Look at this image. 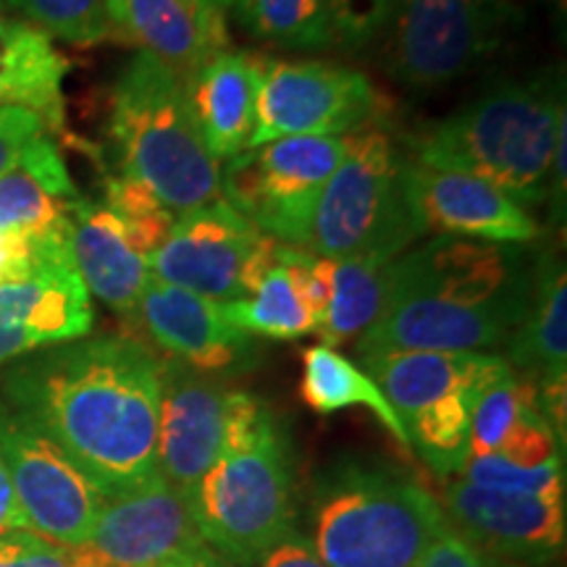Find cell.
Segmentation results:
<instances>
[{
	"instance_id": "17",
	"label": "cell",
	"mask_w": 567,
	"mask_h": 567,
	"mask_svg": "<svg viewBox=\"0 0 567 567\" xmlns=\"http://www.w3.org/2000/svg\"><path fill=\"white\" fill-rule=\"evenodd\" d=\"M408 200L423 234L496 245H530L542 234L534 216L494 184L415 161L408 166Z\"/></svg>"
},
{
	"instance_id": "3",
	"label": "cell",
	"mask_w": 567,
	"mask_h": 567,
	"mask_svg": "<svg viewBox=\"0 0 567 567\" xmlns=\"http://www.w3.org/2000/svg\"><path fill=\"white\" fill-rule=\"evenodd\" d=\"M565 130V80L549 69L481 92L415 142L413 161L476 176L528 210L547 203L551 155Z\"/></svg>"
},
{
	"instance_id": "19",
	"label": "cell",
	"mask_w": 567,
	"mask_h": 567,
	"mask_svg": "<svg viewBox=\"0 0 567 567\" xmlns=\"http://www.w3.org/2000/svg\"><path fill=\"white\" fill-rule=\"evenodd\" d=\"M95 323L76 268L0 284V368L45 347L87 337Z\"/></svg>"
},
{
	"instance_id": "32",
	"label": "cell",
	"mask_w": 567,
	"mask_h": 567,
	"mask_svg": "<svg viewBox=\"0 0 567 567\" xmlns=\"http://www.w3.org/2000/svg\"><path fill=\"white\" fill-rule=\"evenodd\" d=\"M457 478L509 494L565 499V460H551V463L538 467H523L509 465L496 455L467 457Z\"/></svg>"
},
{
	"instance_id": "8",
	"label": "cell",
	"mask_w": 567,
	"mask_h": 567,
	"mask_svg": "<svg viewBox=\"0 0 567 567\" xmlns=\"http://www.w3.org/2000/svg\"><path fill=\"white\" fill-rule=\"evenodd\" d=\"M358 360L405 425L410 450L442 478L463 471L478 396L513 371L494 352L392 350Z\"/></svg>"
},
{
	"instance_id": "42",
	"label": "cell",
	"mask_w": 567,
	"mask_h": 567,
	"mask_svg": "<svg viewBox=\"0 0 567 567\" xmlns=\"http://www.w3.org/2000/svg\"><path fill=\"white\" fill-rule=\"evenodd\" d=\"M0 9H3V0H0Z\"/></svg>"
},
{
	"instance_id": "13",
	"label": "cell",
	"mask_w": 567,
	"mask_h": 567,
	"mask_svg": "<svg viewBox=\"0 0 567 567\" xmlns=\"http://www.w3.org/2000/svg\"><path fill=\"white\" fill-rule=\"evenodd\" d=\"M0 457L9 471L19 507L38 534L59 547L90 542L103 494L90 484L42 431L0 396Z\"/></svg>"
},
{
	"instance_id": "25",
	"label": "cell",
	"mask_w": 567,
	"mask_h": 567,
	"mask_svg": "<svg viewBox=\"0 0 567 567\" xmlns=\"http://www.w3.org/2000/svg\"><path fill=\"white\" fill-rule=\"evenodd\" d=\"M507 363L536 386L567 381V279L555 252L536 255L528 313L507 339Z\"/></svg>"
},
{
	"instance_id": "30",
	"label": "cell",
	"mask_w": 567,
	"mask_h": 567,
	"mask_svg": "<svg viewBox=\"0 0 567 567\" xmlns=\"http://www.w3.org/2000/svg\"><path fill=\"white\" fill-rule=\"evenodd\" d=\"M538 400L536 384L509 371L478 396L467 434V457H486L499 452L515 434L526 410Z\"/></svg>"
},
{
	"instance_id": "35",
	"label": "cell",
	"mask_w": 567,
	"mask_h": 567,
	"mask_svg": "<svg viewBox=\"0 0 567 567\" xmlns=\"http://www.w3.org/2000/svg\"><path fill=\"white\" fill-rule=\"evenodd\" d=\"M417 567H515L507 559L481 549L471 538H465L460 530L444 517L436 536L431 538L429 549Z\"/></svg>"
},
{
	"instance_id": "16",
	"label": "cell",
	"mask_w": 567,
	"mask_h": 567,
	"mask_svg": "<svg viewBox=\"0 0 567 567\" xmlns=\"http://www.w3.org/2000/svg\"><path fill=\"white\" fill-rule=\"evenodd\" d=\"M442 509L465 538L502 559L547 563L565 547V499L509 494L444 478Z\"/></svg>"
},
{
	"instance_id": "1",
	"label": "cell",
	"mask_w": 567,
	"mask_h": 567,
	"mask_svg": "<svg viewBox=\"0 0 567 567\" xmlns=\"http://www.w3.org/2000/svg\"><path fill=\"white\" fill-rule=\"evenodd\" d=\"M161 360L132 337H82L6 365L0 396L109 499L158 476Z\"/></svg>"
},
{
	"instance_id": "4",
	"label": "cell",
	"mask_w": 567,
	"mask_h": 567,
	"mask_svg": "<svg viewBox=\"0 0 567 567\" xmlns=\"http://www.w3.org/2000/svg\"><path fill=\"white\" fill-rule=\"evenodd\" d=\"M187 505L203 542L243 567L258 565L297 528L287 439L258 396L231 389L221 452Z\"/></svg>"
},
{
	"instance_id": "26",
	"label": "cell",
	"mask_w": 567,
	"mask_h": 567,
	"mask_svg": "<svg viewBox=\"0 0 567 567\" xmlns=\"http://www.w3.org/2000/svg\"><path fill=\"white\" fill-rule=\"evenodd\" d=\"M300 247H276V264L252 295L221 302V313L234 329L250 337L300 339L316 334V318L302 289Z\"/></svg>"
},
{
	"instance_id": "2",
	"label": "cell",
	"mask_w": 567,
	"mask_h": 567,
	"mask_svg": "<svg viewBox=\"0 0 567 567\" xmlns=\"http://www.w3.org/2000/svg\"><path fill=\"white\" fill-rule=\"evenodd\" d=\"M536 255L528 245L439 237L389 264L381 316L358 337L373 352H486L505 347L528 313Z\"/></svg>"
},
{
	"instance_id": "5",
	"label": "cell",
	"mask_w": 567,
	"mask_h": 567,
	"mask_svg": "<svg viewBox=\"0 0 567 567\" xmlns=\"http://www.w3.org/2000/svg\"><path fill=\"white\" fill-rule=\"evenodd\" d=\"M444 517L402 467L339 457L313 481L308 538L326 567H417Z\"/></svg>"
},
{
	"instance_id": "9",
	"label": "cell",
	"mask_w": 567,
	"mask_h": 567,
	"mask_svg": "<svg viewBox=\"0 0 567 567\" xmlns=\"http://www.w3.org/2000/svg\"><path fill=\"white\" fill-rule=\"evenodd\" d=\"M344 155V137H281L247 147L221 166V197L279 245H308L326 182Z\"/></svg>"
},
{
	"instance_id": "28",
	"label": "cell",
	"mask_w": 567,
	"mask_h": 567,
	"mask_svg": "<svg viewBox=\"0 0 567 567\" xmlns=\"http://www.w3.org/2000/svg\"><path fill=\"white\" fill-rule=\"evenodd\" d=\"M329 302L316 334L337 347L371 329L389 295V264L375 258H323Z\"/></svg>"
},
{
	"instance_id": "39",
	"label": "cell",
	"mask_w": 567,
	"mask_h": 567,
	"mask_svg": "<svg viewBox=\"0 0 567 567\" xmlns=\"http://www.w3.org/2000/svg\"><path fill=\"white\" fill-rule=\"evenodd\" d=\"M13 530H30V523H27L24 513H21L11 476L6 471L3 457H0V536L13 534Z\"/></svg>"
},
{
	"instance_id": "10",
	"label": "cell",
	"mask_w": 567,
	"mask_h": 567,
	"mask_svg": "<svg viewBox=\"0 0 567 567\" xmlns=\"http://www.w3.org/2000/svg\"><path fill=\"white\" fill-rule=\"evenodd\" d=\"M520 17L515 0H405L389 27L386 69L405 87H444L492 59Z\"/></svg>"
},
{
	"instance_id": "20",
	"label": "cell",
	"mask_w": 567,
	"mask_h": 567,
	"mask_svg": "<svg viewBox=\"0 0 567 567\" xmlns=\"http://www.w3.org/2000/svg\"><path fill=\"white\" fill-rule=\"evenodd\" d=\"M69 250L84 289L118 316L134 318L151 268L118 213L103 200L76 197L69 210Z\"/></svg>"
},
{
	"instance_id": "36",
	"label": "cell",
	"mask_w": 567,
	"mask_h": 567,
	"mask_svg": "<svg viewBox=\"0 0 567 567\" xmlns=\"http://www.w3.org/2000/svg\"><path fill=\"white\" fill-rule=\"evenodd\" d=\"M0 567H76L74 549L59 547L32 530L0 536Z\"/></svg>"
},
{
	"instance_id": "15",
	"label": "cell",
	"mask_w": 567,
	"mask_h": 567,
	"mask_svg": "<svg viewBox=\"0 0 567 567\" xmlns=\"http://www.w3.org/2000/svg\"><path fill=\"white\" fill-rule=\"evenodd\" d=\"M231 389L179 360H161L158 473L184 499L218 457Z\"/></svg>"
},
{
	"instance_id": "7",
	"label": "cell",
	"mask_w": 567,
	"mask_h": 567,
	"mask_svg": "<svg viewBox=\"0 0 567 567\" xmlns=\"http://www.w3.org/2000/svg\"><path fill=\"white\" fill-rule=\"evenodd\" d=\"M410 155L384 116L344 137V155L318 197L305 250L316 258L392 264L423 237L408 200Z\"/></svg>"
},
{
	"instance_id": "18",
	"label": "cell",
	"mask_w": 567,
	"mask_h": 567,
	"mask_svg": "<svg viewBox=\"0 0 567 567\" xmlns=\"http://www.w3.org/2000/svg\"><path fill=\"white\" fill-rule=\"evenodd\" d=\"M134 318L155 344L195 371L210 375L234 371L252 363L258 354L252 337L226 321L221 302L153 276L147 279Z\"/></svg>"
},
{
	"instance_id": "38",
	"label": "cell",
	"mask_w": 567,
	"mask_h": 567,
	"mask_svg": "<svg viewBox=\"0 0 567 567\" xmlns=\"http://www.w3.org/2000/svg\"><path fill=\"white\" fill-rule=\"evenodd\" d=\"M258 567H326L318 559L310 538L300 528H292L287 536L266 557L260 559Z\"/></svg>"
},
{
	"instance_id": "27",
	"label": "cell",
	"mask_w": 567,
	"mask_h": 567,
	"mask_svg": "<svg viewBox=\"0 0 567 567\" xmlns=\"http://www.w3.org/2000/svg\"><path fill=\"white\" fill-rule=\"evenodd\" d=\"M302 402L318 415H331L347 408H365L384 423V429L402 446H408L405 425L400 423L394 408L375 386V381L358 363L337 352V347L313 344L302 354Z\"/></svg>"
},
{
	"instance_id": "43",
	"label": "cell",
	"mask_w": 567,
	"mask_h": 567,
	"mask_svg": "<svg viewBox=\"0 0 567 567\" xmlns=\"http://www.w3.org/2000/svg\"><path fill=\"white\" fill-rule=\"evenodd\" d=\"M187 567H189V565H187Z\"/></svg>"
},
{
	"instance_id": "29",
	"label": "cell",
	"mask_w": 567,
	"mask_h": 567,
	"mask_svg": "<svg viewBox=\"0 0 567 567\" xmlns=\"http://www.w3.org/2000/svg\"><path fill=\"white\" fill-rule=\"evenodd\" d=\"M229 11L252 40L284 51L334 45V0H231Z\"/></svg>"
},
{
	"instance_id": "41",
	"label": "cell",
	"mask_w": 567,
	"mask_h": 567,
	"mask_svg": "<svg viewBox=\"0 0 567 567\" xmlns=\"http://www.w3.org/2000/svg\"><path fill=\"white\" fill-rule=\"evenodd\" d=\"M189 567H231V565H226L221 557L216 555V551H213L210 547L208 549H203L200 555H197L193 563H189Z\"/></svg>"
},
{
	"instance_id": "40",
	"label": "cell",
	"mask_w": 567,
	"mask_h": 567,
	"mask_svg": "<svg viewBox=\"0 0 567 567\" xmlns=\"http://www.w3.org/2000/svg\"><path fill=\"white\" fill-rule=\"evenodd\" d=\"M189 3H193L197 11H203L205 17L226 21V13H229L231 0H189Z\"/></svg>"
},
{
	"instance_id": "24",
	"label": "cell",
	"mask_w": 567,
	"mask_h": 567,
	"mask_svg": "<svg viewBox=\"0 0 567 567\" xmlns=\"http://www.w3.org/2000/svg\"><path fill=\"white\" fill-rule=\"evenodd\" d=\"M80 197L51 134H40L11 168L0 174V229H69V210Z\"/></svg>"
},
{
	"instance_id": "11",
	"label": "cell",
	"mask_w": 567,
	"mask_h": 567,
	"mask_svg": "<svg viewBox=\"0 0 567 567\" xmlns=\"http://www.w3.org/2000/svg\"><path fill=\"white\" fill-rule=\"evenodd\" d=\"M276 239L218 197L179 213L158 250L147 255V268L153 279L231 302L258 289L276 264Z\"/></svg>"
},
{
	"instance_id": "6",
	"label": "cell",
	"mask_w": 567,
	"mask_h": 567,
	"mask_svg": "<svg viewBox=\"0 0 567 567\" xmlns=\"http://www.w3.org/2000/svg\"><path fill=\"white\" fill-rule=\"evenodd\" d=\"M109 126L118 176L151 189L174 216L221 197V163L205 151L184 74L153 53L140 51L116 76Z\"/></svg>"
},
{
	"instance_id": "33",
	"label": "cell",
	"mask_w": 567,
	"mask_h": 567,
	"mask_svg": "<svg viewBox=\"0 0 567 567\" xmlns=\"http://www.w3.org/2000/svg\"><path fill=\"white\" fill-rule=\"evenodd\" d=\"M103 203L118 213V218L130 226L134 239H137L147 255L158 250L163 239L172 231L176 218L172 210L163 208L151 189H145L137 182L124 179V176H111L105 182Z\"/></svg>"
},
{
	"instance_id": "31",
	"label": "cell",
	"mask_w": 567,
	"mask_h": 567,
	"mask_svg": "<svg viewBox=\"0 0 567 567\" xmlns=\"http://www.w3.org/2000/svg\"><path fill=\"white\" fill-rule=\"evenodd\" d=\"M51 40L92 48L116 34L105 0H3Z\"/></svg>"
},
{
	"instance_id": "21",
	"label": "cell",
	"mask_w": 567,
	"mask_h": 567,
	"mask_svg": "<svg viewBox=\"0 0 567 567\" xmlns=\"http://www.w3.org/2000/svg\"><path fill=\"white\" fill-rule=\"evenodd\" d=\"M260 74H264V59L231 48H221L184 74L189 109L205 151L216 163H226L247 151Z\"/></svg>"
},
{
	"instance_id": "22",
	"label": "cell",
	"mask_w": 567,
	"mask_h": 567,
	"mask_svg": "<svg viewBox=\"0 0 567 567\" xmlns=\"http://www.w3.org/2000/svg\"><path fill=\"white\" fill-rule=\"evenodd\" d=\"M116 32L140 42L179 74L226 48V21L205 17L189 0H105Z\"/></svg>"
},
{
	"instance_id": "23",
	"label": "cell",
	"mask_w": 567,
	"mask_h": 567,
	"mask_svg": "<svg viewBox=\"0 0 567 567\" xmlns=\"http://www.w3.org/2000/svg\"><path fill=\"white\" fill-rule=\"evenodd\" d=\"M69 61L30 21L0 13V109H27L59 132L66 118L63 80Z\"/></svg>"
},
{
	"instance_id": "34",
	"label": "cell",
	"mask_w": 567,
	"mask_h": 567,
	"mask_svg": "<svg viewBox=\"0 0 567 567\" xmlns=\"http://www.w3.org/2000/svg\"><path fill=\"white\" fill-rule=\"evenodd\" d=\"M405 0H334V42L363 51L389 32Z\"/></svg>"
},
{
	"instance_id": "37",
	"label": "cell",
	"mask_w": 567,
	"mask_h": 567,
	"mask_svg": "<svg viewBox=\"0 0 567 567\" xmlns=\"http://www.w3.org/2000/svg\"><path fill=\"white\" fill-rule=\"evenodd\" d=\"M40 134H51L48 126L38 113L27 109H13V105H6L0 109V174L6 168H11L17 158L30 145L32 140H38Z\"/></svg>"
},
{
	"instance_id": "12",
	"label": "cell",
	"mask_w": 567,
	"mask_h": 567,
	"mask_svg": "<svg viewBox=\"0 0 567 567\" xmlns=\"http://www.w3.org/2000/svg\"><path fill=\"white\" fill-rule=\"evenodd\" d=\"M363 71L323 61H264L247 147L281 137H347L375 116Z\"/></svg>"
},
{
	"instance_id": "14",
	"label": "cell",
	"mask_w": 567,
	"mask_h": 567,
	"mask_svg": "<svg viewBox=\"0 0 567 567\" xmlns=\"http://www.w3.org/2000/svg\"><path fill=\"white\" fill-rule=\"evenodd\" d=\"M84 549L103 567H187L208 549L187 499L163 476L109 496Z\"/></svg>"
}]
</instances>
